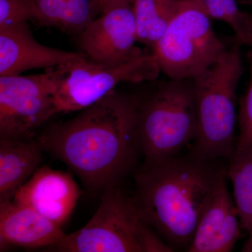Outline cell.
<instances>
[{
  "label": "cell",
  "mask_w": 252,
  "mask_h": 252,
  "mask_svg": "<svg viewBox=\"0 0 252 252\" xmlns=\"http://www.w3.org/2000/svg\"><path fill=\"white\" fill-rule=\"evenodd\" d=\"M36 140L94 191L119 185L142 156L138 100L114 91Z\"/></svg>",
  "instance_id": "6da1fadb"
},
{
  "label": "cell",
  "mask_w": 252,
  "mask_h": 252,
  "mask_svg": "<svg viewBox=\"0 0 252 252\" xmlns=\"http://www.w3.org/2000/svg\"><path fill=\"white\" fill-rule=\"evenodd\" d=\"M190 152L144 159L134 173L141 218L171 248L188 251L200 219L227 167Z\"/></svg>",
  "instance_id": "7a4b0ae2"
},
{
  "label": "cell",
  "mask_w": 252,
  "mask_h": 252,
  "mask_svg": "<svg viewBox=\"0 0 252 252\" xmlns=\"http://www.w3.org/2000/svg\"><path fill=\"white\" fill-rule=\"evenodd\" d=\"M239 45L225 49L193 79L198 132L192 153L207 160H231L236 140V91L243 72Z\"/></svg>",
  "instance_id": "3957f363"
},
{
  "label": "cell",
  "mask_w": 252,
  "mask_h": 252,
  "mask_svg": "<svg viewBox=\"0 0 252 252\" xmlns=\"http://www.w3.org/2000/svg\"><path fill=\"white\" fill-rule=\"evenodd\" d=\"M138 131L147 160L175 157L194 142L198 122L193 79L162 81L138 102Z\"/></svg>",
  "instance_id": "277c9868"
},
{
  "label": "cell",
  "mask_w": 252,
  "mask_h": 252,
  "mask_svg": "<svg viewBox=\"0 0 252 252\" xmlns=\"http://www.w3.org/2000/svg\"><path fill=\"white\" fill-rule=\"evenodd\" d=\"M210 17L196 0H182L180 9L152 51L169 79H193L226 49Z\"/></svg>",
  "instance_id": "5b68a950"
},
{
  "label": "cell",
  "mask_w": 252,
  "mask_h": 252,
  "mask_svg": "<svg viewBox=\"0 0 252 252\" xmlns=\"http://www.w3.org/2000/svg\"><path fill=\"white\" fill-rule=\"evenodd\" d=\"M160 67L153 54L137 55L124 64L107 66L86 56L54 68L56 113L79 112L98 102L123 82L156 80Z\"/></svg>",
  "instance_id": "8992f818"
},
{
  "label": "cell",
  "mask_w": 252,
  "mask_h": 252,
  "mask_svg": "<svg viewBox=\"0 0 252 252\" xmlns=\"http://www.w3.org/2000/svg\"><path fill=\"white\" fill-rule=\"evenodd\" d=\"M151 227L133 198L113 186L103 190L98 208L81 229L66 235L55 250L63 252H144Z\"/></svg>",
  "instance_id": "52a82bcc"
},
{
  "label": "cell",
  "mask_w": 252,
  "mask_h": 252,
  "mask_svg": "<svg viewBox=\"0 0 252 252\" xmlns=\"http://www.w3.org/2000/svg\"><path fill=\"white\" fill-rule=\"evenodd\" d=\"M54 68L36 75L0 77V138L31 139L57 114Z\"/></svg>",
  "instance_id": "ba28073f"
},
{
  "label": "cell",
  "mask_w": 252,
  "mask_h": 252,
  "mask_svg": "<svg viewBox=\"0 0 252 252\" xmlns=\"http://www.w3.org/2000/svg\"><path fill=\"white\" fill-rule=\"evenodd\" d=\"M79 46L86 57L107 66L124 64L141 54L135 18L130 4L106 10L79 34Z\"/></svg>",
  "instance_id": "9c48e42d"
},
{
  "label": "cell",
  "mask_w": 252,
  "mask_h": 252,
  "mask_svg": "<svg viewBox=\"0 0 252 252\" xmlns=\"http://www.w3.org/2000/svg\"><path fill=\"white\" fill-rule=\"evenodd\" d=\"M80 195L72 175L39 166L18 189L12 200L31 207L61 227L72 215Z\"/></svg>",
  "instance_id": "30bf717a"
},
{
  "label": "cell",
  "mask_w": 252,
  "mask_h": 252,
  "mask_svg": "<svg viewBox=\"0 0 252 252\" xmlns=\"http://www.w3.org/2000/svg\"><path fill=\"white\" fill-rule=\"evenodd\" d=\"M86 56L41 44L28 23L0 28V77L21 75L39 68H54Z\"/></svg>",
  "instance_id": "8fae6325"
},
{
  "label": "cell",
  "mask_w": 252,
  "mask_h": 252,
  "mask_svg": "<svg viewBox=\"0 0 252 252\" xmlns=\"http://www.w3.org/2000/svg\"><path fill=\"white\" fill-rule=\"evenodd\" d=\"M222 177L199 221L189 252H230L240 238V225L234 200Z\"/></svg>",
  "instance_id": "7c38bea8"
},
{
  "label": "cell",
  "mask_w": 252,
  "mask_h": 252,
  "mask_svg": "<svg viewBox=\"0 0 252 252\" xmlns=\"http://www.w3.org/2000/svg\"><path fill=\"white\" fill-rule=\"evenodd\" d=\"M65 233L54 222L31 207L14 200L0 203V248L55 247L65 238Z\"/></svg>",
  "instance_id": "4fadbf2b"
},
{
  "label": "cell",
  "mask_w": 252,
  "mask_h": 252,
  "mask_svg": "<svg viewBox=\"0 0 252 252\" xmlns=\"http://www.w3.org/2000/svg\"><path fill=\"white\" fill-rule=\"evenodd\" d=\"M43 152L37 140L0 138V203L13 200L39 167Z\"/></svg>",
  "instance_id": "5bb4252c"
},
{
  "label": "cell",
  "mask_w": 252,
  "mask_h": 252,
  "mask_svg": "<svg viewBox=\"0 0 252 252\" xmlns=\"http://www.w3.org/2000/svg\"><path fill=\"white\" fill-rule=\"evenodd\" d=\"M182 0H133L138 42L153 51L180 9Z\"/></svg>",
  "instance_id": "9a60e30c"
},
{
  "label": "cell",
  "mask_w": 252,
  "mask_h": 252,
  "mask_svg": "<svg viewBox=\"0 0 252 252\" xmlns=\"http://www.w3.org/2000/svg\"><path fill=\"white\" fill-rule=\"evenodd\" d=\"M227 178L233 185L242 229L249 235L244 251L252 242V152L232 158L227 167Z\"/></svg>",
  "instance_id": "2e32d148"
},
{
  "label": "cell",
  "mask_w": 252,
  "mask_h": 252,
  "mask_svg": "<svg viewBox=\"0 0 252 252\" xmlns=\"http://www.w3.org/2000/svg\"><path fill=\"white\" fill-rule=\"evenodd\" d=\"M100 14L98 0H67L58 28L79 35Z\"/></svg>",
  "instance_id": "e0dca14e"
},
{
  "label": "cell",
  "mask_w": 252,
  "mask_h": 252,
  "mask_svg": "<svg viewBox=\"0 0 252 252\" xmlns=\"http://www.w3.org/2000/svg\"><path fill=\"white\" fill-rule=\"evenodd\" d=\"M249 61L250 85L240 105L238 117L240 134L237 138L233 157L252 152V53L249 56Z\"/></svg>",
  "instance_id": "ac0fdd59"
},
{
  "label": "cell",
  "mask_w": 252,
  "mask_h": 252,
  "mask_svg": "<svg viewBox=\"0 0 252 252\" xmlns=\"http://www.w3.org/2000/svg\"><path fill=\"white\" fill-rule=\"evenodd\" d=\"M37 18L35 0H0V28Z\"/></svg>",
  "instance_id": "d6986e66"
},
{
  "label": "cell",
  "mask_w": 252,
  "mask_h": 252,
  "mask_svg": "<svg viewBox=\"0 0 252 252\" xmlns=\"http://www.w3.org/2000/svg\"><path fill=\"white\" fill-rule=\"evenodd\" d=\"M212 19L229 25L233 31L238 28L243 11H240L236 0H196Z\"/></svg>",
  "instance_id": "ffe728a7"
},
{
  "label": "cell",
  "mask_w": 252,
  "mask_h": 252,
  "mask_svg": "<svg viewBox=\"0 0 252 252\" xmlns=\"http://www.w3.org/2000/svg\"><path fill=\"white\" fill-rule=\"evenodd\" d=\"M67 0H35L36 21L42 26L59 28Z\"/></svg>",
  "instance_id": "44dd1931"
},
{
  "label": "cell",
  "mask_w": 252,
  "mask_h": 252,
  "mask_svg": "<svg viewBox=\"0 0 252 252\" xmlns=\"http://www.w3.org/2000/svg\"><path fill=\"white\" fill-rule=\"evenodd\" d=\"M237 43L252 47V11L243 12L236 31L234 32Z\"/></svg>",
  "instance_id": "7402d4cb"
},
{
  "label": "cell",
  "mask_w": 252,
  "mask_h": 252,
  "mask_svg": "<svg viewBox=\"0 0 252 252\" xmlns=\"http://www.w3.org/2000/svg\"><path fill=\"white\" fill-rule=\"evenodd\" d=\"M132 1L133 0H98V3L101 13H102L114 6H119V5H131Z\"/></svg>",
  "instance_id": "603a6c76"
},
{
  "label": "cell",
  "mask_w": 252,
  "mask_h": 252,
  "mask_svg": "<svg viewBox=\"0 0 252 252\" xmlns=\"http://www.w3.org/2000/svg\"><path fill=\"white\" fill-rule=\"evenodd\" d=\"M244 252H252V242L250 245L244 250Z\"/></svg>",
  "instance_id": "cb8c5ba5"
}]
</instances>
